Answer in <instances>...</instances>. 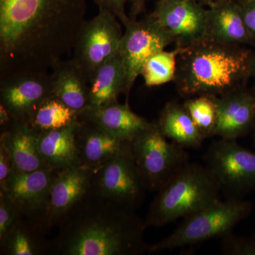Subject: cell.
Instances as JSON below:
<instances>
[{"mask_svg":"<svg viewBox=\"0 0 255 255\" xmlns=\"http://www.w3.org/2000/svg\"><path fill=\"white\" fill-rule=\"evenodd\" d=\"M50 241L57 255H138L147 252L144 222L133 211L89 194Z\"/></svg>","mask_w":255,"mask_h":255,"instance_id":"1","label":"cell"},{"mask_svg":"<svg viewBox=\"0 0 255 255\" xmlns=\"http://www.w3.org/2000/svg\"><path fill=\"white\" fill-rule=\"evenodd\" d=\"M255 53L246 46L203 38L182 48L174 82L179 95L220 97L247 86Z\"/></svg>","mask_w":255,"mask_h":255,"instance_id":"2","label":"cell"},{"mask_svg":"<svg viewBox=\"0 0 255 255\" xmlns=\"http://www.w3.org/2000/svg\"><path fill=\"white\" fill-rule=\"evenodd\" d=\"M144 225L161 227L220 200L221 189L205 166L188 162L157 191Z\"/></svg>","mask_w":255,"mask_h":255,"instance_id":"3","label":"cell"},{"mask_svg":"<svg viewBox=\"0 0 255 255\" xmlns=\"http://www.w3.org/2000/svg\"><path fill=\"white\" fill-rule=\"evenodd\" d=\"M87 0H0V20L24 36H56L85 20Z\"/></svg>","mask_w":255,"mask_h":255,"instance_id":"4","label":"cell"},{"mask_svg":"<svg viewBox=\"0 0 255 255\" xmlns=\"http://www.w3.org/2000/svg\"><path fill=\"white\" fill-rule=\"evenodd\" d=\"M253 204L243 199L218 200L184 218L168 237L152 245L147 252H160L192 246L214 238H221L251 214Z\"/></svg>","mask_w":255,"mask_h":255,"instance_id":"5","label":"cell"},{"mask_svg":"<svg viewBox=\"0 0 255 255\" xmlns=\"http://www.w3.org/2000/svg\"><path fill=\"white\" fill-rule=\"evenodd\" d=\"M130 144L147 190L158 191L189 162L185 149L168 141L157 123H151Z\"/></svg>","mask_w":255,"mask_h":255,"instance_id":"6","label":"cell"},{"mask_svg":"<svg viewBox=\"0 0 255 255\" xmlns=\"http://www.w3.org/2000/svg\"><path fill=\"white\" fill-rule=\"evenodd\" d=\"M147 190L129 142L119 154L94 172L90 194L134 211L141 206Z\"/></svg>","mask_w":255,"mask_h":255,"instance_id":"7","label":"cell"},{"mask_svg":"<svg viewBox=\"0 0 255 255\" xmlns=\"http://www.w3.org/2000/svg\"><path fill=\"white\" fill-rule=\"evenodd\" d=\"M236 140L220 138L204 156L205 167L227 199H243L255 189V152Z\"/></svg>","mask_w":255,"mask_h":255,"instance_id":"8","label":"cell"},{"mask_svg":"<svg viewBox=\"0 0 255 255\" xmlns=\"http://www.w3.org/2000/svg\"><path fill=\"white\" fill-rule=\"evenodd\" d=\"M120 21L107 10L82 25L75 40L73 59L89 85L97 70L119 53L123 36Z\"/></svg>","mask_w":255,"mask_h":255,"instance_id":"9","label":"cell"},{"mask_svg":"<svg viewBox=\"0 0 255 255\" xmlns=\"http://www.w3.org/2000/svg\"><path fill=\"white\" fill-rule=\"evenodd\" d=\"M124 26L119 54L125 70L124 94L128 97L145 62L174 43V40L151 14L140 21L129 19Z\"/></svg>","mask_w":255,"mask_h":255,"instance_id":"10","label":"cell"},{"mask_svg":"<svg viewBox=\"0 0 255 255\" xmlns=\"http://www.w3.org/2000/svg\"><path fill=\"white\" fill-rule=\"evenodd\" d=\"M0 105L12 122H26L43 102L53 97L51 71L19 72L0 79Z\"/></svg>","mask_w":255,"mask_h":255,"instance_id":"11","label":"cell"},{"mask_svg":"<svg viewBox=\"0 0 255 255\" xmlns=\"http://www.w3.org/2000/svg\"><path fill=\"white\" fill-rule=\"evenodd\" d=\"M93 171L79 165L60 171L38 224L46 233L58 228L85 201L91 190Z\"/></svg>","mask_w":255,"mask_h":255,"instance_id":"12","label":"cell"},{"mask_svg":"<svg viewBox=\"0 0 255 255\" xmlns=\"http://www.w3.org/2000/svg\"><path fill=\"white\" fill-rule=\"evenodd\" d=\"M151 14L172 37L176 47L187 48L205 37L207 9L196 0H158Z\"/></svg>","mask_w":255,"mask_h":255,"instance_id":"13","label":"cell"},{"mask_svg":"<svg viewBox=\"0 0 255 255\" xmlns=\"http://www.w3.org/2000/svg\"><path fill=\"white\" fill-rule=\"evenodd\" d=\"M211 97L216 108L214 136L237 140L252 132L255 120V90L246 86Z\"/></svg>","mask_w":255,"mask_h":255,"instance_id":"14","label":"cell"},{"mask_svg":"<svg viewBox=\"0 0 255 255\" xmlns=\"http://www.w3.org/2000/svg\"><path fill=\"white\" fill-rule=\"evenodd\" d=\"M59 171L50 168L28 173L12 172L4 191L25 218L38 223L46 209L50 189Z\"/></svg>","mask_w":255,"mask_h":255,"instance_id":"15","label":"cell"},{"mask_svg":"<svg viewBox=\"0 0 255 255\" xmlns=\"http://www.w3.org/2000/svg\"><path fill=\"white\" fill-rule=\"evenodd\" d=\"M207 9L204 38L227 45L247 46L255 43L242 15L238 2L223 0Z\"/></svg>","mask_w":255,"mask_h":255,"instance_id":"16","label":"cell"},{"mask_svg":"<svg viewBox=\"0 0 255 255\" xmlns=\"http://www.w3.org/2000/svg\"><path fill=\"white\" fill-rule=\"evenodd\" d=\"M129 142L119 140L79 117L76 145L80 165L93 172L119 154Z\"/></svg>","mask_w":255,"mask_h":255,"instance_id":"17","label":"cell"},{"mask_svg":"<svg viewBox=\"0 0 255 255\" xmlns=\"http://www.w3.org/2000/svg\"><path fill=\"white\" fill-rule=\"evenodd\" d=\"M79 117L124 141H130L151 124L147 119L134 113L127 102L122 105L117 102L100 108L88 109Z\"/></svg>","mask_w":255,"mask_h":255,"instance_id":"18","label":"cell"},{"mask_svg":"<svg viewBox=\"0 0 255 255\" xmlns=\"http://www.w3.org/2000/svg\"><path fill=\"white\" fill-rule=\"evenodd\" d=\"M38 134L26 122H12L1 129L0 135L4 137L11 152L13 172L28 173L49 168L40 153Z\"/></svg>","mask_w":255,"mask_h":255,"instance_id":"19","label":"cell"},{"mask_svg":"<svg viewBox=\"0 0 255 255\" xmlns=\"http://www.w3.org/2000/svg\"><path fill=\"white\" fill-rule=\"evenodd\" d=\"M53 95L79 114L89 108V83L73 59L60 60L52 67Z\"/></svg>","mask_w":255,"mask_h":255,"instance_id":"20","label":"cell"},{"mask_svg":"<svg viewBox=\"0 0 255 255\" xmlns=\"http://www.w3.org/2000/svg\"><path fill=\"white\" fill-rule=\"evenodd\" d=\"M78 127L79 119L64 128L38 134L40 153L48 167L60 172L80 165L76 145Z\"/></svg>","mask_w":255,"mask_h":255,"instance_id":"21","label":"cell"},{"mask_svg":"<svg viewBox=\"0 0 255 255\" xmlns=\"http://www.w3.org/2000/svg\"><path fill=\"white\" fill-rule=\"evenodd\" d=\"M157 124L164 136L184 149L199 148L205 140L184 105L177 102L166 104Z\"/></svg>","mask_w":255,"mask_h":255,"instance_id":"22","label":"cell"},{"mask_svg":"<svg viewBox=\"0 0 255 255\" xmlns=\"http://www.w3.org/2000/svg\"><path fill=\"white\" fill-rule=\"evenodd\" d=\"M125 70L118 53L94 75L89 85L88 109L100 108L119 102V96L125 93Z\"/></svg>","mask_w":255,"mask_h":255,"instance_id":"23","label":"cell"},{"mask_svg":"<svg viewBox=\"0 0 255 255\" xmlns=\"http://www.w3.org/2000/svg\"><path fill=\"white\" fill-rule=\"evenodd\" d=\"M46 232L38 223L23 216L0 243L1 255H43L50 253Z\"/></svg>","mask_w":255,"mask_h":255,"instance_id":"24","label":"cell"},{"mask_svg":"<svg viewBox=\"0 0 255 255\" xmlns=\"http://www.w3.org/2000/svg\"><path fill=\"white\" fill-rule=\"evenodd\" d=\"M79 116L78 112L52 97L37 108L28 124L40 133L68 127L78 120Z\"/></svg>","mask_w":255,"mask_h":255,"instance_id":"25","label":"cell"},{"mask_svg":"<svg viewBox=\"0 0 255 255\" xmlns=\"http://www.w3.org/2000/svg\"><path fill=\"white\" fill-rule=\"evenodd\" d=\"M182 48L176 47L170 51L161 50L151 56L142 67L141 75L148 87L159 86L174 81L177 57Z\"/></svg>","mask_w":255,"mask_h":255,"instance_id":"26","label":"cell"},{"mask_svg":"<svg viewBox=\"0 0 255 255\" xmlns=\"http://www.w3.org/2000/svg\"><path fill=\"white\" fill-rule=\"evenodd\" d=\"M184 107L203 136H214L216 124V105L212 97L201 95L187 99Z\"/></svg>","mask_w":255,"mask_h":255,"instance_id":"27","label":"cell"},{"mask_svg":"<svg viewBox=\"0 0 255 255\" xmlns=\"http://www.w3.org/2000/svg\"><path fill=\"white\" fill-rule=\"evenodd\" d=\"M23 216L7 193L0 189V243L4 241Z\"/></svg>","mask_w":255,"mask_h":255,"instance_id":"28","label":"cell"},{"mask_svg":"<svg viewBox=\"0 0 255 255\" xmlns=\"http://www.w3.org/2000/svg\"><path fill=\"white\" fill-rule=\"evenodd\" d=\"M221 253L228 255H255L254 238L241 237L228 233L221 238Z\"/></svg>","mask_w":255,"mask_h":255,"instance_id":"29","label":"cell"},{"mask_svg":"<svg viewBox=\"0 0 255 255\" xmlns=\"http://www.w3.org/2000/svg\"><path fill=\"white\" fill-rule=\"evenodd\" d=\"M12 172L11 152L4 137L0 135V189H6Z\"/></svg>","mask_w":255,"mask_h":255,"instance_id":"30","label":"cell"},{"mask_svg":"<svg viewBox=\"0 0 255 255\" xmlns=\"http://www.w3.org/2000/svg\"><path fill=\"white\" fill-rule=\"evenodd\" d=\"M99 9L107 10L112 13L122 24L124 25L130 18L126 13V4L128 0H93Z\"/></svg>","mask_w":255,"mask_h":255,"instance_id":"31","label":"cell"},{"mask_svg":"<svg viewBox=\"0 0 255 255\" xmlns=\"http://www.w3.org/2000/svg\"><path fill=\"white\" fill-rule=\"evenodd\" d=\"M238 4L247 28L255 41V0H242Z\"/></svg>","mask_w":255,"mask_h":255,"instance_id":"32","label":"cell"},{"mask_svg":"<svg viewBox=\"0 0 255 255\" xmlns=\"http://www.w3.org/2000/svg\"><path fill=\"white\" fill-rule=\"evenodd\" d=\"M147 0H132L130 6L129 18L132 20L137 19V16L143 11Z\"/></svg>","mask_w":255,"mask_h":255,"instance_id":"33","label":"cell"},{"mask_svg":"<svg viewBox=\"0 0 255 255\" xmlns=\"http://www.w3.org/2000/svg\"><path fill=\"white\" fill-rule=\"evenodd\" d=\"M12 122L9 112L6 110L4 106L0 105V126L1 129L4 128Z\"/></svg>","mask_w":255,"mask_h":255,"instance_id":"34","label":"cell"},{"mask_svg":"<svg viewBox=\"0 0 255 255\" xmlns=\"http://www.w3.org/2000/svg\"><path fill=\"white\" fill-rule=\"evenodd\" d=\"M251 78H254L255 80V57L252 65Z\"/></svg>","mask_w":255,"mask_h":255,"instance_id":"35","label":"cell"},{"mask_svg":"<svg viewBox=\"0 0 255 255\" xmlns=\"http://www.w3.org/2000/svg\"><path fill=\"white\" fill-rule=\"evenodd\" d=\"M252 132H253V140H254V142L255 144V120L254 126H253V130H252Z\"/></svg>","mask_w":255,"mask_h":255,"instance_id":"36","label":"cell"},{"mask_svg":"<svg viewBox=\"0 0 255 255\" xmlns=\"http://www.w3.org/2000/svg\"><path fill=\"white\" fill-rule=\"evenodd\" d=\"M205 1H207V2L210 3V4H212V3L217 2V1H223V0H205Z\"/></svg>","mask_w":255,"mask_h":255,"instance_id":"37","label":"cell"},{"mask_svg":"<svg viewBox=\"0 0 255 255\" xmlns=\"http://www.w3.org/2000/svg\"><path fill=\"white\" fill-rule=\"evenodd\" d=\"M253 238H254V239H255V235H254V236H253Z\"/></svg>","mask_w":255,"mask_h":255,"instance_id":"38","label":"cell"}]
</instances>
